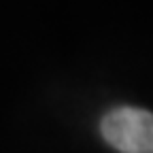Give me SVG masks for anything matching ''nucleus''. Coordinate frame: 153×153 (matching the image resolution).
I'll return each mask as SVG.
<instances>
[{"label":"nucleus","mask_w":153,"mask_h":153,"mask_svg":"<svg viewBox=\"0 0 153 153\" xmlns=\"http://www.w3.org/2000/svg\"><path fill=\"white\" fill-rule=\"evenodd\" d=\"M100 132L119 153H153V115L145 108L119 106L108 111Z\"/></svg>","instance_id":"f257e3e1"}]
</instances>
